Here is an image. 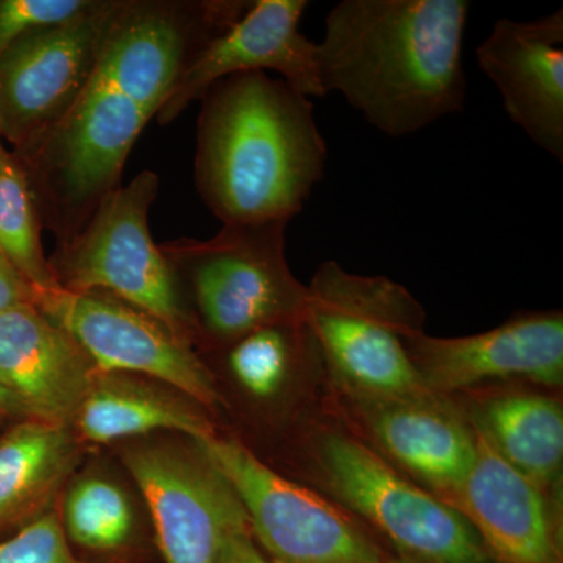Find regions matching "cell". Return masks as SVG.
<instances>
[{"instance_id": "1", "label": "cell", "mask_w": 563, "mask_h": 563, "mask_svg": "<svg viewBox=\"0 0 563 563\" xmlns=\"http://www.w3.org/2000/svg\"><path fill=\"white\" fill-rule=\"evenodd\" d=\"M246 0H121L87 87L54 128L20 151L43 228L65 242L121 185L133 144L192 58Z\"/></svg>"}, {"instance_id": "2", "label": "cell", "mask_w": 563, "mask_h": 563, "mask_svg": "<svg viewBox=\"0 0 563 563\" xmlns=\"http://www.w3.org/2000/svg\"><path fill=\"white\" fill-rule=\"evenodd\" d=\"M466 0H343L317 43L324 96L339 92L377 131L399 139L465 107Z\"/></svg>"}, {"instance_id": "3", "label": "cell", "mask_w": 563, "mask_h": 563, "mask_svg": "<svg viewBox=\"0 0 563 563\" xmlns=\"http://www.w3.org/2000/svg\"><path fill=\"white\" fill-rule=\"evenodd\" d=\"M195 176L224 224L290 222L324 177L312 99L266 73L225 77L201 99Z\"/></svg>"}, {"instance_id": "4", "label": "cell", "mask_w": 563, "mask_h": 563, "mask_svg": "<svg viewBox=\"0 0 563 563\" xmlns=\"http://www.w3.org/2000/svg\"><path fill=\"white\" fill-rule=\"evenodd\" d=\"M303 442L317 492L357 517L396 554L420 563H492L470 521L363 443L320 420Z\"/></svg>"}, {"instance_id": "5", "label": "cell", "mask_w": 563, "mask_h": 563, "mask_svg": "<svg viewBox=\"0 0 563 563\" xmlns=\"http://www.w3.org/2000/svg\"><path fill=\"white\" fill-rule=\"evenodd\" d=\"M306 321L335 395L390 398L422 390L409 346L426 332V312L398 282L322 262L307 285Z\"/></svg>"}, {"instance_id": "6", "label": "cell", "mask_w": 563, "mask_h": 563, "mask_svg": "<svg viewBox=\"0 0 563 563\" xmlns=\"http://www.w3.org/2000/svg\"><path fill=\"white\" fill-rule=\"evenodd\" d=\"M285 231L287 222L224 224L209 240L158 244L190 287L198 335L231 344L265 325L306 320L307 285L288 266Z\"/></svg>"}, {"instance_id": "7", "label": "cell", "mask_w": 563, "mask_h": 563, "mask_svg": "<svg viewBox=\"0 0 563 563\" xmlns=\"http://www.w3.org/2000/svg\"><path fill=\"white\" fill-rule=\"evenodd\" d=\"M158 187L157 174L143 172L109 192L87 224L58 243L51 268L58 287L113 296L192 346L198 331L147 222Z\"/></svg>"}, {"instance_id": "8", "label": "cell", "mask_w": 563, "mask_h": 563, "mask_svg": "<svg viewBox=\"0 0 563 563\" xmlns=\"http://www.w3.org/2000/svg\"><path fill=\"white\" fill-rule=\"evenodd\" d=\"M242 504L255 542L276 563H388L395 551L320 492L269 468L236 440H192Z\"/></svg>"}, {"instance_id": "9", "label": "cell", "mask_w": 563, "mask_h": 563, "mask_svg": "<svg viewBox=\"0 0 563 563\" xmlns=\"http://www.w3.org/2000/svg\"><path fill=\"white\" fill-rule=\"evenodd\" d=\"M33 303L63 329L101 374L136 373L172 385L192 402L214 410L221 395L190 344L162 322L102 292L62 287L35 291Z\"/></svg>"}, {"instance_id": "10", "label": "cell", "mask_w": 563, "mask_h": 563, "mask_svg": "<svg viewBox=\"0 0 563 563\" xmlns=\"http://www.w3.org/2000/svg\"><path fill=\"white\" fill-rule=\"evenodd\" d=\"M333 417L404 476L450 506L476 461V429L454 398L335 395Z\"/></svg>"}, {"instance_id": "11", "label": "cell", "mask_w": 563, "mask_h": 563, "mask_svg": "<svg viewBox=\"0 0 563 563\" xmlns=\"http://www.w3.org/2000/svg\"><path fill=\"white\" fill-rule=\"evenodd\" d=\"M121 0L44 29L0 54V139L14 151L54 128L87 87Z\"/></svg>"}, {"instance_id": "12", "label": "cell", "mask_w": 563, "mask_h": 563, "mask_svg": "<svg viewBox=\"0 0 563 563\" xmlns=\"http://www.w3.org/2000/svg\"><path fill=\"white\" fill-rule=\"evenodd\" d=\"M422 390L454 396L498 387L532 385L561 390L563 385V312H518L492 331L474 335L421 333L409 346Z\"/></svg>"}, {"instance_id": "13", "label": "cell", "mask_w": 563, "mask_h": 563, "mask_svg": "<svg viewBox=\"0 0 563 563\" xmlns=\"http://www.w3.org/2000/svg\"><path fill=\"white\" fill-rule=\"evenodd\" d=\"M124 463L143 493L166 563H214L225 533L247 520L231 485L196 448L192 454L135 448Z\"/></svg>"}, {"instance_id": "14", "label": "cell", "mask_w": 563, "mask_h": 563, "mask_svg": "<svg viewBox=\"0 0 563 563\" xmlns=\"http://www.w3.org/2000/svg\"><path fill=\"white\" fill-rule=\"evenodd\" d=\"M306 0H255L228 31L195 58L174 84L158 111L161 124L179 118L201 101L217 81L244 73L279 74V79L307 98H324L318 76L317 43L299 29Z\"/></svg>"}, {"instance_id": "15", "label": "cell", "mask_w": 563, "mask_h": 563, "mask_svg": "<svg viewBox=\"0 0 563 563\" xmlns=\"http://www.w3.org/2000/svg\"><path fill=\"white\" fill-rule=\"evenodd\" d=\"M476 60L510 121L563 162V10L536 20L496 21Z\"/></svg>"}, {"instance_id": "16", "label": "cell", "mask_w": 563, "mask_h": 563, "mask_svg": "<svg viewBox=\"0 0 563 563\" xmlns=\"http://www.w3.org/2000/svg\"><path fill=\"white\" fill-rule=\"evenodd\" d=\"M476 442L472 473L450 506L473 526L492 563H563L562 504L504 461L477 429Z\"/></svg>"}, {"instance_id": "17", "label": "cell", "mask_w": 563, "mask_h": 563, "mask_svg": "<svg viewBox=\"0 0 563 563\" xmlns=\"http://www.w3.org/2000/svg\"><path fill=\"white\" fill-rule=\"evenodd\" d=\"M96 374L79 344L35 303L0 313V377L31 418L73 424Z\"/></svg>"}, {"instance_id": "18", "label": "cell", "mask_w": 563, "mask_h": 563, "mask_svg": "<svg viewBox=\"0 0 563 563\" xmlns=\"http://www.w3.org/2000/svg\"><path fill=\"white\" fill-rule=\"evenodd\" d=\"M454 399L504 461L562 504L563 406L558 391L498 385Z\"/></svg>"}, {"instance_id": "19", "label": "cell", "mask_w": 563, "mask_h": 563, "mask_svg": "<svg viewBox=\"0 0 563 563\" xmlns=\"http://www.w3.org/2000/svg\"><path fill=\"white\" fill-rule=\"evenodd\" d=\"M79 462L69 426L27 418L0 437V531L22 528L47 507Z\"/></svg>"}, {"instance_id": "20", "label": "cell", "mask_w": 563, "mask_h": 563, "mask_svg": "<svg viewBox=\"0 0 563 563\" xmlns=\"http://www.w3.org/2000/svg\"><path fill=\"white\" fill-rule=\"evenodd\" d=\"M73 424L81 440L96 444L154 431H177L192 440L217 435L211 422L190 404L118 374H96Z\"/></svg>"}, {"instance_id": "21", "label": "cell", "mask_w": 563, "mask_h": 563, "mask_svg": "<svg viewBox=\"0 0 563 563\" xmlns=\"http://www.w3.org/2000/svg\"><path fill=\"white\" fill-rule=\"evenodd\" d=\"M228 368L251 398H279L296 377L325 379L320 346L306 320L255 329L229 344Z\"/></svg>"}, {"instance_id": "22", "label": "cell", "mask_w": 563, "mask_h": 563, "mask_svg": "<svg viewBox=\"0 0 563 563\" xmlns=\"http://www.w3.org/2000/svg\"><path fill=\"white\" fill-rule=\"evenodd\" d=\"M43 222L27 176L0 143V252L33 292L57 287L41 240Z\"/></svg>"}, {"instance_id": "23", "label": "cell", "mask_w": 563, "mask_h": 563, "mask_svg": "<svg viewBox=\"0 0 563 563\" xmlns=\"http://www.w3.org/2000/svg\"><path fill=\"white\" fill-rule=\"evenodd\" d=\"M60 521L66 539L95 554L128 553L135 536L128 496L101 477H87L69 488Z\"/></svg>"}, {"instance_id": "24", "label": "cell", "mask_w": 563, "mask_h": 563, "mask_svg": "<svg viewBox=\"0 0 563 563\" xmlns=\"http://www.w3.org/2000/svg\"><path fill=\"white\" fill-rule=\"evenodd\" d=\"M101 3L102 0H0V54L33 32L80 20Z\"/></svg>"}, {"instance_id": "25", "label": "cell", "mask_w": 563, "mask_h": 563, "mask_svg": "<svg viewBox=\"0 0 563 563\" xmlns=\"http://www.w3.org/2000/svg\"><path fill=\"white\" fill-rule=\"evenodd\" d=\"M0 563H90L70 550L60 517L46 512L0 542Z\"/></svg>"}, {"instance_id": "26", "label": "cell", "mask_w": 563, "mask_h": 563, "mask_svg": "<svg viewBox=\"0 0 563 563\" xmlns=\"http://www.w3.org/2000/svg\"><path fill=\"white\" fill-rule=\"evenodd\" d=\"M214 563H276L263 553L252 536L250 523L235 526L221 540Z\"/></svg>"}, {"instance_id": "27", "label": "cell", "mask_w": 563, "mask_h": 563, "mask_svg": "<svg viewBox=\"0 0 563 563\" xmlns=\"http://www.w3.org/2000/svg\"><path fill=\"white\" fill-rule=\"evenodd\" d=\"M35 298L31 285L27 284L11 263L0 252V313L21 306L31 303Z\"/></svg>"}, {"instance_id": "28", "label": "cell", "mask_w": 563, "mask_h": 563, "mask_svg": "<svg viewBox=\"0 0 563 563\" xmlns=\"http://www.w3.org/2000/svg\"><path fill=\"white\" fill-rule=\"evenodd\" d=\"M27 418H31V415L0 377V420L16 422L27 420Z\"/></svg>"}, {"instance_id": "29", "label": "cell", "mask_w": 563, "mask_h": 563, "mask_svg": "<svg viewBox=\"0 0 563 563\" xmlns=\"http://www.w3.org/2000/svg\"><path fill=\"white\" fill-rule=\"evenodd\" d=\"M388 563H420V562H415V561H412V559H407V558H402V555L395 554V555H393L390 561H388Z\"/></svg>"}, {"instance_id": "30", "label": "cell", "mask_w": 563, "mask_h": 563, "mask_svg": "<svg viewBox=\"0 0 563 563\" xmlns=\"http://www.w3.org/2000/svg\"><path fill=\"white\" fill-rule=\"evenodd\" d=\"M0 143H2V139H0Z\"/></svg>"}]
</instances>
